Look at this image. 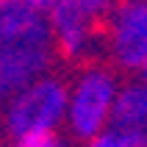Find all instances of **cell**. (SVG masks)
I'll list each match as a JSON object with an SVG mask.
<instances>
[{
	"label": "cell",
	"instance_id": "cell-1",
	"mask_svg": "<svg viewBox=\"0 0 147 147\" xmlns=\"http://www.w3.org/2000/svg\"><path fill=\"white\" fill-rule=\"evenodd\" d=\"M47 17L20 0H0V103L56 61Z\"/></svg>",
	"mask_w": 147,
	"mask_h": 147
},
{
	"label": "cell",
	"instance_id": "cell-2",
	"mask_svg": "<svg viewBox=\"0 0 147 147\" xmlns=\"http://www.w3.org/2000/svg\"><path fill=\"white\" fill-rule=\"evenodd\" d=\"M119 69L103 61H86L67 81V119L64 131L78 144L111 128L114 103L119 94Z\"/></svg>",
	"mask_w": 147,
	"mask_h": 147
},
{
	"label": "cell",
	"instance_id": "cell-3",
	"mask_svg": "<svg viewBox=\"0 0 147 147\" xmlns=\"http://www.w3.org/2000/svg\"><path fill=\"white\" fill-rule=\"evenodd\" d=\"M67 119V81L53 69L3 100L0 125L8 139H33V136H56L64 131Z\"/></svg>",
	"mask_w": 147,
	"mask_h": 147
},
{
	"label": "cell",
	"instance_id": "cell-4",
	"mask_svg": "<svg viewBox=\"0 0 147 147\" xmlns=\"http://www.w3.org/2000/svg\"><path fill=\"white\" fill-rule=\"evenodd\" d=\"M103 56L119 72L139 75L147 64V0H117L103 22Z\"/></svg>",
	"mask_w": 147,
	"mask_h": 147
},
{
	"label": "cell",
	"instance_id": "cell-5",
	"mask_svg": "<svg viewBox=\"0 0 147 147\" xmlns=\"http://www.w3.org/2000/svg\"><path fill=\"white\" fill-rule=\"evenodd\" d=\"M111 131L122 133L139 144H147V81L144 78L122 81L114 103Z\"/></svg>",
	"mask_w": 147,
	"mask_h": 147
},
{
	"label": "cell",
	"instance_id": "cell-6",
	"mask_svg": "<svg viewBox=\"0 0 147 147\" xmlns=\"http://www.w3.org/2000/svg\"><path fill=\"white\" fill-rule=\"evenodd\" d=\"M78 147H147V144H139V142H133V139H128V136H122V133H117V131L108 128V131L81 142Z\"/></svg>",
	"mask_w": 147,
	"mask_h": 147
},
{
	"label": "cell",
	"instance_id": "cell-7",
	"mask_svg": "<svg viewBox=\"0 0 147 147\" xmlns=\"http://www.w3.org/2000/svg\"><path fill=\"white\" fill-rule=\"evenodd\" d=\"M22 6H28V8H33V11H39V14H45L47 17L50 11H53V6H56L58 0H20Z\"/></svg>",
	"mask_w": 147,
	"mask_h": 147
},
{
	"label": "cell",
	"instance_id": "cell-8",
	"mask_svg": "<svg viewBox=\"0 0 147 147\" xmlns=\"http://www.w3.org/2000/svg\"><path fill=\"white\" fill-rule=\"evenodd\" d=\"M139 78H144V81H147V64H144V69L139 72Z\"/></svg>",
	"mask_w": 147,
	"mask_h": 147
}]
</instances>
